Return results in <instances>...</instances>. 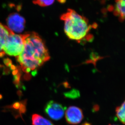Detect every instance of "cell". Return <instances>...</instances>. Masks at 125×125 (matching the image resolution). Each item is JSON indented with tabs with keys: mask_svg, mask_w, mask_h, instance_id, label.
<instances>
[{
	"mask_svg": "<svg viewBox=\"0 0 125 125\" xmlns=\"http://www.w3.org/2000/svg\"><path fill=\"white\" fill-rule=\"evenodd\" d=\"M50 55L42 39L37 33L25 34V45L23 52L17 60L23 71L30 73L36 71L49 60Z\"/></svg>",
	"mask_w": 125,
	"mask_h": 125,
	"instance_id": "cell-1",
	"label": "cell"
},
{
	"mask_svg": "<svg viewBox=\"0 0 125 125\" xmlns=\"http://www.w3.org/2000/svg\"><path fill=\"white\" fill-rule=\"evenodd\" d=\"M61 19L64 21L66 36L70 39L77 42L87 39L91 28L96 26L95 24H90L86 18L71 9L62 14Z\"/></svg>",
	"mask_w": 125,
	"mask_h": 125,
	"instance_id": "cell-2",
	"label": "cell"
},
{
	"mask_svg": "<svg viewBox=\"0 0 125 125\" xmlns=\"http://www.w3.org/2000/svg\"><path fill=\"white\" fill-rule=\"evenodd\" d=\"M25 34L13 33L9 37L3 51L6 54L17 57L22 53L24 49Z\"/></svg>",
	"mask_w": 125,
	"mask_h": 125,
	"instance_id": "cell-3",
	"label": "cell"
},
{
	"mask_svg": "<svg viewBox=\"0 0 125 125\" xmlns=\"http://www.w3.org/2000/svg\"><path fill=\"white\" fill-rule=\"evenodd\" d=\"M7 27L12 32L16 34L23 32L25 27V20L17 13L10 14L7 19Z\"/></svg>",
	"mask_w": 125,
	"mask_h": 125,
	"instance_id": "cell-4",
	"label": "cell"
},
{
	"mask_svg": "<svg viewBox=\"0 0 125 125\" xmlns=\"http://www.w3.org/2000/svg\"><path fill=\"white\" fill-rule=\"evenodd\" d=\"M65 108L61 104L51 100L46 104L45 107L46 113L52 119L59 120L63 116Z\"/></svg>",
	"mask_w": 125,
	"mask_h": 125,
	"instance_id": "cell-5",
	"label": "cell"
},
{
	"mask_svg": "<svg viewBox=\"0 0 125 125\" xmlns=\"http://www.w3.org/2000/svg\"><path fill=\"white\" fill-rule=\"evenodd\" d=\"M83 111L76 106H70L65 112V118L67 122L70 124H78L83 118Z\"/></svg>",
	"mask_w": 125,
	"mask_h": 125,
	"instance_id": "cell-6",
	"label": "cell"
},
{
	"mask_svg": "<svg viewBox=\"0 0 125 125\" xmlns=\"http://www.w3.org/2000/svg\"><path fill=\"white\" fill-rule=\"evenodd\" d=\"M13 33L7 26L0 23V52L3 51L4 46L7 39Z\"/></svg>",
	"mask_w": 125,
	"mask_h": 125,
	"instance_id": "cell-7",
	"label": "cell"
},
{
	"mask_svg": "<svg viewBox=\"0 0 125 125\" xmlns=\"http://www.w3.org/2000/svg\"><path fill=\"white\" fill-rule=\"evenodd\" d=\"M113 13L121 20H125V0H115Z\"/></svg>",
	"mask_w": 125,
	"mask_h": 125,
	"instance_id": "cell-8",
	"label": "cell"
},
{
	"mask_svg": "<svg viewBox=\"0 0 125 125\" xmlns=\"http://www.w3.org/2000/svg\"><path fill=\"white\" fill-rule=\"evenodd\" d=\"M32 121L33 125H54L49 120L36 114L32 116Z\"/></svg>",
	"mask_w": 125,
	"mask_h": 125,
	"instance_id": "cell-9",
	"label": "cell"
},
{
	"mask_svg": "<svg viewBox=\"0 0 125 125\" xmlns=\"http://www.w3.org/2000/svg\"><path fill=\"white\" fill-rule=\"evenodd\" d=\"M115 113L118 119L125 125V100L119 106L116 108Z\"/></svg>",
	"mask_w": 125,
	"mask_h": 125,
	"instance_id": "cell-10",
	"label": "cell"
},
{
	"mask_svg": "<svg viewBox=\"0 0 125 125\" xmlns=\"http://www.w3.org/2000/svg\"><path fill=\"white\" fill-rule=\"evenodd\" d=\"M54 0H34L33 3L41 7L50 6L54 2Z\"/></svg>",
	"mask_w": 125,
	"mask_h": 125,
	"instance_id": "cell-11",
	"label": "cell"
},
{
	"mask_svg": "<svg viewBox=\"0 0 125 125\" xmlns=\"http://www.w3.org/2000/svg\"><path fill=\"white\" fill-rule=\"evenodd\" d=\"M65 96L68 98H75L80 96V93L78 90L74 89L72 91L65 93Z\"/></svg>",
	"mask_w": 125,
	"mask_h": 125,
	"instance_id": "cell-12",
	"label": "cell"
},
{
	"mask_svg": "<svg viewBox=\"0 0 125 125\" xmlns=\"http://www.w3.org/2000/svg\"><path fill=\"white\" fill-rule=\"evenodd\" d=\"M21 104L22 103H15L13 104L12 107L14 108V109H20L21 106Z\"/></svg>",
	"mask_w": 125,
	"mask_h": 125,
	"instance_id": "cell-13",
	"label": "cell"
},
{
	"mask_svg": "<svg viewBox=\"0 0 125 125\" xmlns=\"http://www.w3.org/2000/svg\"><path fill=\"white\" fill-rule=\"evenodd\" d=\"M3 67V66H2V65H0V68Z\"/></svg>",
	"mask_w": 125,
	"mask_h": 125,
	"instance_id": "cell-14",
	"label": "cell"
},
{
	"mask_svg": "<svg viewBox=\"0 0 125 125\" xmlns=\"http://www.w3.org/2000/svg\"><path fill=\"white\" fill-rule=\"evenodd\" d=\"M109 125H115V124H109Z\"/></svg>",
	"mask_w": 125,
	"mask_h": 125,
	"instance_id": "cell-15",
	"label": "cell"
}]
</instances>
